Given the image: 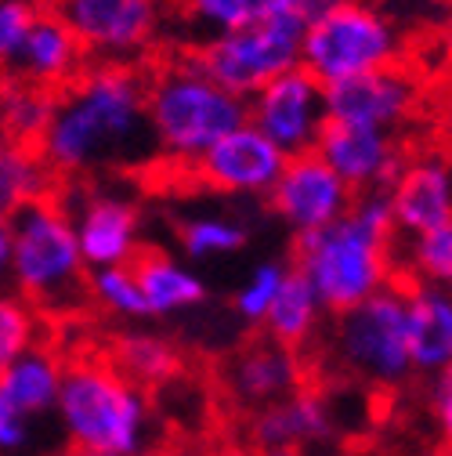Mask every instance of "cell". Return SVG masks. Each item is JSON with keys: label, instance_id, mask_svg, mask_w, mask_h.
<instances>
[{"label": "cell", "instance_id": "41", "mask_svg": "<svg viewBox=\"0 0 452 456\" xmlns=\"http://www.w3.org/2000/svg\"><path fill=\"white\" fill-rule=\"evenodd\" d=\"M448 456H452V452H448Z\"/></svg>", "mask_w": 452, "mask_h": 456}, {"label": "cell", "instance_id": "29", "mask_svg": "<svg viewBox=\"0 0 452 456\" xmlns=\"http://www.w3.org/2000/svg\"><path fill=\"white\" fill-rule=\"evenodd\" d=\"M394 261L406 268L413 282H427V287L452 290V221L434 224L420 236L399 240Z\"/></svg>", "mask_w": 452, "mask_h": 456}, {"label": "cell", "instance_id": "2", "mask_svg": "<svg viewBox=\"0 0 452 456\" xmlns=\"http://www.w3.org/2000/svg\"><path fill=\"white\" fill-rule=\"evenodd\" d=\"M394 250L399 232L387 192H362L344 217L297 236L290 265L311 282L326 312L341 315L394 282Z\"/></svg>", "mask_w": 452, "mask_h": 456}, {"label": "cell", "instance_id": "35", "mask_svg": "<svg viewBox=\"0 0 452 456\" xmlns=\"http://www.w3.org/2000/svg\"><path fill=\"white\" fill-rule=\"evenodd\" d=\"M427 417L445 452H452V370L427 380Z\"/></svg>", "mask_w": 452, "mask_h": 456}, {"label": "cell", "instance_id": "3", "mask_svg": "<svg viewBox=\"0 0 452 456\" xmlns=\"http://www.w3.org/2000/svg\"><path fill=\"white\" fill-rule=\"evenodd\" d=\"M54 424L69 449L149 456L156 449V410L145 387L131 384L109 359H66Z\"/></svg>", "mask_w": 452, "mask_h": 456}, {"label": "cell", "instance_id": "27", "mask_svg": "<svg viewBox=\"0 0 452 456\" xmlns=\"http://www.w3.org/2000/svg\"><path fill=\"white\" fill-rule=\"evenodd\" d=\"M59 94L36 87L29 80L8 77L0 84V138L4 142H22V145H40Z\"/></svg>", "mask_w": 452, "mask_h": 456}, {"label": "cell", "instance_id": "4", "mask_svg": "<svg viewBox=\"0 0 452 456\" xmlns=\"http://www.w3.org/2000/svg\"><path fill=\"white\" fill-rule=\"evenodd\" d=\"M145 77H149V94H145L149 142L163 163L192 170L217 138L246 124V98L214 84L189 59V51L156 66Z\"/></svg>", "mask_w": 452, "mask_h": 456}, {"label": "cell", "instance_id": "16", "mask_svg": "<svg viewBox=\"0 0 452 456\" xmlns=\"http://www.w3.org/2000/svg\"><path fill=\"white\" fill-rule=\"evenodd\" d=\"M315 152L341 175V182L362 196V192H387L394 175L406 163V145L399 134L387 131H366V127H341L329 124L315 145Z\"/></svg>", "mask_w": 452, "mask_h": 456}, {"label": "cell", "instance_id": "20", "mask_svg": "<svg viewBox=\"0 0 452 456\" xmlns=\"http://www.w3.org/2000/svg\"><path fill=\"white\" fill-rule=\"evenodd\" d=\"M406 315L413 377L431 380L452 370V290L413 282L406 287Z\"/></svg>", "mask_w": 452, "mask_h": 456}, {"label": "cell", "instance_id": "36", "mask_svg": "<svg viewBox=\"0 0 452 456\" xmlns=\"http://www.w3.org/2000/svg\"><path fill=\"white\" fill-rule=\"evenodd\" d=\"M344 0H282V12H290L294 19H301L304 26H311L315 19H322L326 12H333Z\"/></svg>", "mask_w": 452, "mask_h": 456}, {"label": "cell", "instance_id": "25", "mask_svg": "<svg viewBox=\"0 0 452 456\" xmlns=\"http://www.w3.org/2000/svg\"><path fill=\"white\" fill-rule=\"evenodd\" d=\"M282 8V0H171V19L185 29V47L254 26Z\"/></svg>", "mask_w": 452, "mask_h": 456}, {"label": "cell", "instance_id": "1", "mask_svg": "<svg viewBox=\"0 0 452 456\" xmlns=\"http://www.w3.org/2000/svg\"><path fill=\"white\" fill-rule=\"evenodd\" d=\"M145 94L149 77L141 66L87 62V69L59 91L54 117L36 145L54 178H87L152 152Z\"/></svg>", "mask_w": 452, "mask_h": 456}, {"label": "cell", "instance_id": "14", "mask_svg": "<svg viewBox=\"0 0 452 456\" xmlns=\"http://www.w3.org/2000/svg\"><path fill=\"white\" fill-rule=\"evenodd\" d=\"M73 217V232L87 268H112L131 265L141 254V207L120 189H87L73 203L66 200Z\"/></svg>", "mask_w": 452, "mask_h": 456}, {"label": "cell", "instance_id": "24", "mask_svg": "<svg viewBox=\"0 0 452 456\" xmlns=\"http://www.w3.org/2000/svg\"><path fill=\"white\" fill-rule=\"evenodd\" d=\"M326 315L329 312L319 301V294L311 290V282L290 265V275L282 279V287H278V294H275L261 330H264L268 340H275V345H287V348L301 352V348H308L311 340L322 333Z\"/></svg>", "mask_w": 452, "mask_h": 456}, {"label": "cell", "instance_id": "17", "mask_svg": "<svg viewBox=\"0 0 452 456\" xmlns=\"http://www.w3.org/2000/svg\"><path fill=\"white\" fill-rule=\"evenodd\" d=\"M308 366L301 352L275 345V340H250V345L236 348L232 359L224 362V391L236 406L257 413L278 398H287L304 387Z\"/></svg>", "mask_w": 452, "mask_h": 456}, {"label": "cell", "instance_id": "19", "mask_svg": "<svg viewBox=\"0 0 452 456\" xmlns=\"http://www.w3.org/2000/svg\"><path fill=\"white\" fill-rule=\"evenodd\" d=\"M84 69H87V54H84L80 40L51 8H44V12H36V19H33V26H29V33H26L8 73L59 94Z\"/></svg>", "mask_w": 452, "mask_h": 456}, {"label": "cell", "instance_id": "10", "mask_svg": "<svg viewBox=\"0 0 452 456\" xmlns=\"http://www.w3.org/2000/svg\"><path fill=\"white\" fill-rule=\"evenodd\" d=\"M246 124H254L287 156L315 152L322 131L329 127L326 87L297 66L290 73L268 80L261 91L246 98Z\"/></svg>", "mask_w": 452, "mask_h": 456}, {"label": "cell", "instance_id": "40", "mask_svg": "<svg viewBox=\"0 0 452 456\" xmlns=\"http://www.w3.org/2000/svg\"><path fill=\"white\" fill-rule=\"evenodd\" d=\"M178 456H210V452H178Z\"/></svg>", "mask_w": 452, "mask_h": 456}, {"label": "cell", "instance_id": "28", "mask_svg": "<svg viewBox=\"0 0 452 456\" xmlns=\"http://www.w3.org/2000/svg\"><path fill=\"white\" fill-rule=\"evenodd\" d=\"M250 243V224L232 214H217V210H199L178 221V247L189 265L217 261V257H232L246 250Z\"/></svg>", "mask_w": 452, "mask_h": 456}, {"label": "cell", "instance_id": "9", "mask_svg": "<svg viewBox=\"0 0 452 456\" xmlns=\"http://www.w3.org/2000/svg\"><path fill=\"white\" fill-rule=\"evenodd\" d=\"M87 62L138 66L171 26V0H54Z\"/></svg>", "mask_w": 452, "mask_h": 456}, {"label": "cell", "instance_id": "26", "mask_svg": "<svg viewBox=\"0 0 452 456\" xmlns=\"http://www.w3.org/2000/svg\"><path fill=\"white\" fill-rule=\"evenodd\" d=\"M54 170L40 156L36 145L0 138V214H19L47 196H54Z\"/></svg>", "mask_w": 452, "mask_h": 456}, {"label": "cell", "instance_id": "39", "mask_svg": "<svg viewBox=\"0 0 452 456\" xmlns=\"http://www.w3.org/2000/svg\"><path fill=\"white\" fill-rule=\"evenodd\" d=\"M59 456H112V452H94V449H66Z\"/></svg>", "mask_w": 452, "mask_h": 456}, {"label": "cell", "instance_id": "15", "mask_svg": "<svg viewBox=\"0 0 452 456\" xmlns=\"http://www.w3.org/2000/svg\"><path fill=\"white\" fill-rule=\"evenodd\" d=\"M387 203L399 240L452 221V152L431 149L406 156L387 189Z\"/></svg>", "mask_w": 452, "mask_h": 456}, {"label": "cell", "instance_id": "21", "mask_svg": "<svg viewBox=\"0 0 452 456\" xmlns=\"http://www.w3.org/2000/svg\"><path fill=\"white\" fill-rule=\"evenodd\" d=\"M131 268L138 275L149 319H174L206 305V279L189 261H178L163 250H141Z\"/></svg>", "mask_w": 452, "mask_h": 456}, {"label": "cell", "instance_id": "13", "mask_svg": "<svg viewBox=\"0 0 452 456\" xmlns=\"http://www.w3.org/2000/svg\"><path fill=\"white\" fill-rule=\"evenodd\" d=\"M420 109V84L406 66H387L326 87V117L341 127L399 134Z\"/></svg>", "mask_w": 452, "mask_h": 456}, {"label": "cell", "instance_id": "38", "mask_svg": "<svg viewBox=\"0 0 452 456\" xmlns=\"http://www.w3.org/2000/svg\"><path fill=\"white\" fill-rule=\"evenodd\" d=\"M254 456H301V452H290V449H254Z\"/></svg>", "mask_w": 452, "mask_h": 456}, {"label": "cell", "instance_id": "37", "mask_svg": "<svg viewBox=\"0 0 452 456\" xmlns=\"http://www.w3.org/2000/svg\"><path fill=\"white\" fill-rule=\"evenodd\" d=\"M12 282V217L0 214V294Z\"/></svg>", "mask_w": 452, "mask_h": 456}, {"label": "cell", "instance_id": "22", "mask_svg": "<svg viewBox=\"0 0 452 456\" xmlns=\"http://www.w3.org/2000/svg\"><path fill=\"white\" fill-rule=\"evenodd\" d=\"M62 373H66V359L51 345L36 340V345L22 348L8 362V370L0 373V395L19 410H26L33 420H51L54 406H59Z\"/></svg>", "mask_w": 452, "mask_h": 456}, {"label": "cell", "instance_id": "11", "mask_svg": "<svg viewBox=\"0 0 452 456\" xmlns=\"http://www.w3.org/2000/svg\"><path fill=\"white\" fill-rule=\"evenodd\" d=\"M264 200L275 221L297 240L322 224H333L336 217H344L355 203V192L341 182V175L319 152H301L287 159L278 182L271 185Z\"/></svg>", "mask_w": 452, "mask_h": 456}, {"label": "cell", "instance_id": "5", "mask_svg": "<svg viewBox=\"0 0 452 456\" xmlns=\"http://www.w3.org/2000/svg\"><path fill=\"white\" fill-rule=\"evenodd\" d=\"M87 261L62 200H40L12 214V282L29 308L62 315L87 301Z\"/></svg>", "mask_w": 452, "mask_h": 456}, {"label": "cell", "instance_id": "33", "mask_svg": "<svg viewBox=\"0 0 452 456\" xmlns=\"http://www.w3.org/2000/svg\"><path fill=\"white\" fill-rule=\"evenodd\" d=\"M40 424L15 403L0 395V456H36L40 449Z\"/></svg>", "mask_w": 452, "mask_h": 456}, {"label": "cell", "instance_id": "12", "mask_svg": "<svg viewBox=\"0 0 452 456\" xmlns=\"http://www.w3.org/2000/svg\"><path fill=\"white\" fill-rule=\"evenodd\" d=\"M287 152L271 145L254 124H239L224 138H217L199 163L192 167V175L203 189L217 196L232 200H264L271 185L278 182L282 167H287Z\"/></svg>", "mask_w": 452, "mask_h": 456}, {"label": "cell", "instance_id": "6", "mask_svg": "<svg viewBox=\"0 0 452 456\" xmlns=\"http://www.w3.org/2000/svg\"><path fill=\"white\" fill-rule=\"evenodd\" d=\"M326 355L344 377L366 387L394 391L409 384L413 359H409V315H406L402 282H387L373 297L333 315Z\"/></svg>", "mask_w": 452, "mask_h": 456}, {"label": "cell", "instance_id": "18", "mask_svg": "<svg viewBox=\"0 0 452 456\" xmlns=\"http://www.w3.org/2000/svg\"><path fill=\"white\" fill-rule=\"evenodd\" d=\"M333 438H336V413L329 398L311 387H301L250 417L254 449H290L304 456V449L329 445Z\"/></svg>", "mask_w": 452, "mask_h": 456}, {"label": "cell", "instance_id": "7", "mask_svg": "<svg viewBox=\"0 0 452 456\" xmlns=\"http://www.w3.org/2000/svg\"><path fill=\"white\" fill-rule=\"evenodd\" d=\"M402 29L376 0H344L304 29L301 69L322 87L402 66Z\"/></svg>", "mask_w": 452, "mask_h": 456}, {"label": "cell", "instance_id": "31", "mask_svg": "<svg viewBox=\"0 0 452 456\" xmlns=\"http://www.w3.org/2000/svg\"><path fill=\"white\" fill-rule=\"evenodd\" d=\"M287 275H290V265H287V261H278V257L257 261V265L243 275L239 290L232 294V312H236V319H243L246 326H261Z\"/></svg>", "mask_w": 452, "mask_h": 456}, {"label": "cell", "instance_id": "23", "mask_svg": "<svg viewBox=\"0 0 452 456\" xmlns=\"http://www.w3.org/2000/svg\"><path fill=\"white\" fill-rule=\"evenodd\" d=\"M109 362L117 366L131 384H138L145 391H159L182 373L178 345L171 337L145 330V326L120 330L117 340L109 345Z\"/></svg>", "mask_w": 452, "mask_h": 456}, {"label": "cell", "instance_id": "34", "mask_svg": "<svg viewBox=\"0 0 452 456\" xmlns=\"http://www.w3.org/2000/svg\"><path fill=\"white\" fill-rule=\"evenodd\" d=\"M36 12L40 8L29 0H0V69H12Z\"/></svg>", "mask_w": 452, "mask_h": 456}, {"label": "cell", "instance_id": "32", "mask_svg": "<svg viewBox=\"0 0 452 456\" xmlns=\"http://www.w3.org/2000/svg\"><path fill=\"white\" fill-rule=\"evenodd\" d=\"M40 340V319L36 308H29L19 294L4 290L0 294V373L8 370V362Z\"/></svg>", "mask_w": 452, "mask_h": 456}, {"label": "cell", "instance_id": "8", "mask_svg": "<svg viewBox=\"0 0 452 456\" xmlns=\"http://www.w3.org/2000/svg\"><path fill=\"white\" fill-rule=\"evenodd\" d=\"M304 29L308 26L301 19L278 8L275 15H268L254 26L199 40L185 51L214 84H221L224 91H232L239 98H250L268 80L301 66Z\"/></svg>", "mask_w": 452, "mask_h": 456}, {"label": "cell", "instance_id": "30", "mask_svg": "<svg viewBox=\"0 0 452 456\" xmlns=\"http://www.w3.org/2000/svg\"><path fill=\"white\" fill-rule=\"evenodd\" d=\"M87 297L112 319H124V322H145L149 319L138 275H134L131 265L91 268L87 272Z\"/></svg>", "mask_w": 452, "mask_h": 456}]
</instances>
